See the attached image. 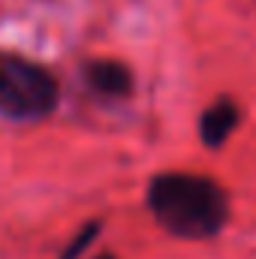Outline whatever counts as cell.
I'll list each match as a JSON object with an SVG mask.
<instances>
[{
  "instance_id": "6da1fadb",
  "label": "cell",
  "mask_w": 256,
  "mask_h": 259,
  "mask_svg": "<svg viewBox=\"0 0 256 259\" xmlns=\"http://www.w3.org/2000/svg\"><path fill=\"white\" fill-rule=\"evenodd\" d=\"M148 211L175 238L205 241L229 223V196L205 175L163 172L148 184Z\"/></svg>"
},
{
  "instance_id": "7a4b0ae2",
  "label": "cell",
  "mask_w": 256,
  "mask_h": 259,
  "mask_svg": "<svg viewBox=\"0 0 256 259\" xmlns=\"http://www.w3.org/2000/svg\"><path fill=\"white\" fill-rule=\"evenodd\" d=\"M61 106V84L49 66L0 55V115L6 121H46Z\"/></svg>"
},
{
  "instance_id": "3957f363",
  "label": "cell",
  "mask_w": 256,
  "mask_h": 259,
  "mask_svg": "<svg viewBox=\"0 0 256 259\" xmlns=\"http://www.w3.org/2000/svg\"><path fill=\"white\" fill-rule=\"evenodd\" d=\"M81 78L84 84L103 97V100H130L133 97V88H136V75L127 64L121 61H112V58H103V61H91L81 69Z\"/></svg>"
},
{
  "instance_id": "277c9868",
  "label": "cell",
  "mask_w": 256,
  "mask_h": 259,
  "mask_svg": "<svg viewBox=\"0 0 256 259\" xmlns=\"http://www.w3.org/2000/svg\"><path fill=\"white\" fill-rule=\"evenodd\" d=\"M238 124H241L238 103L229 100V97H220V100H214L202 112V118H199V139H202L205 148H223L226 139L238 130Z\"/></svg>"
},
{
  "instance_id": "5b68a950",
  "label": "cell",
  "mask_w": 256,
  "mask_h": 259,
  "mask_svg": "<svg viewBox=\"0 0 256 259\" xmlns=\"http://www.w3.org/2000/svg\"><path fill=\"white\" fill-rule=\"evenodd\" d=\"M97 232H100V223H91L88 229H81V235H78V238L66 247V253L61 259H75L81 250H84V247H88V244H91V241H94V238H97Z\"/></svg>"
},
{
  "instance_id": "8992f818",
  "label": "cell",
  "mask_w": 256,
  "mask_h": 259,
  "mask_svg": "<svg viewBox=\"0 0 256 259\" xmlns=\"http://www.w3.org/2000/svg\"><path fill=\"white\" fill-rule=\"evenodd\" d=\"M97 259H115V256H97Z\"/></svg>"
}]
</instances>
